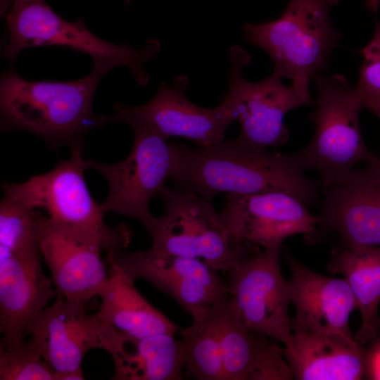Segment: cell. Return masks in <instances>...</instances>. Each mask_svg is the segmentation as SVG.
<instances>
[{
    "label": "cell",
    "instance_id": "obj_8",
    "mask_svg": "<svg viewBox=\"0 0 380 380\" xmlns=\"http://www.w3.org/2000/svg\"><path fill=\"white\" fill-rule=\"evenodd\" d=\"M134 141L129 156L115 163L86 158L87 168L99 172L109 190L100 205L104 213H114L139 220L148 231L155 217L149 203L158 191L179 173L181 158L177 143L167 140L146 125L131 121Z\"/></svg>",
    "mask_w": 380,
    "mask_h": 380
},
{
    "label": "cell",
    "instance_id": "obj_14",
    "mask_svg": "<svg viewBox=\"0 0 380 380\" xmlns=\"http://www.w3.org/2000/svg\"><path fill=\"white\" fill-rule=\"evenodd\" d=\"M115 329L84 307L56 297L27 329L44 358L56 372V380L84 379L82 364L91 349L107 351Z\"/></svg>",
    "mask_w": 380,
    "mask_h": 380
},
{
    "label": "cell",
    "instance_id": "obj_25",
    "mask_svg": "<svg viewBox=\"0 0 380 380\" xmlns=\"http://www.w3.org/2000/svg\"><path fill=\"white\" fill-rule=\"evenodd\" d=\"M41 212L3 197L0 203V255L39 248Z\"/></svg>",
    "mask_w": 380,
    "mask_h": 380
},
{
    "label": "cell",
    "instance_id": "obj_31",
    "mask_svg": "<svg viewBox=\"0 0 380 380\" xmlns=\"http://www.w3.org/2000/svg\"><path fill=\"white\" fill-rule=\"evenodd\" d=\"M15 0H1V15H5ZM129 4L132 0H124Z\"/></svg>",
    "mask_w": 380,
    "mask_h": 380
},
{
    "label": "cell",
    "instance_id": "obj_18",
    "mask_svg": "<svg viewBox=\"0 0 380 380\" xmlns=\"http://www.w3.org/2000/svg\"><path fill=\"white\" fill-rule=\"evenodd\" d=\"M284 256L291 270V279L287 281L290 300L296 309L291 322L292 331L333 335L356 341L349 325L355 300L346 279L311 270L286 249Z\"/></svg>",
    "mask_w": 380,
    "mask_h": 380
},
{
    "label": "cell",
    "instance_id": "obj_5",
    "mask_svg": "<svg viewBox=\"0 0 380 380\" xmlns=\"http://www.w3.org/2000/svg\"><path fill=\"white\" fill-rule=\"evenodd\" d=\"M165 205L148 233L153 250L197 258L215 271L229 272L259 246L234 236L223 224L210 201L191 191L166 184L156 194Z\"/></svg>",
    "mask_w": 380,
    "mask_h": 380
},
{
    "label": "cell",
    "instance_id": "obj_21",
    "mask_svg": "<svg viewBox=\"0 0 380 380\" xmlns=\"http://www.w3.org/2000/svg\"><path fill=\"white\" fill-rule=\"evenodd\" d=\"M115 380H181L185 353L182 341L163 334L133 338L120 333L108 353Z\"/></svg>",
    "mask_w": 380,
    "mask_h": 380
},
{
    "label": "cell",
    "instance_id": "obj_22",
    "mask_svg": "<svg viewBox=\"0 0 380 380\" xmlns=\"http://www.w3.org/2000/svg\"><path fill=\"white\" fill-rule=\"evenodd\" d=\"M328 270L331 274H342L353 293L355 309L361 315L355 340L362 346L374 339L380 329V246L333 250Z\"/></svg>",
    "mask_w": 380,
    "mask_h": 380
},
{
    "label": "cell",
    "instance_id": "obj_15",
    "mask_svg": "<svg viewBox=\"0 0 380 380\" xmlns=\"http://www.w3.org/2000/svg\"><path fill=\"white\" fill-rule=\"evenodd\" d=\"M110 253L130 279L147 280L191 317L229 294L228 285L217 271L201 260L162 254L152 248L132 253L124 250Z\"/></svg>",
    "mask_w": 380,
    "mask_h": 380
},
{
    "label": "cell",
    "instance_id": "obj_10",
    "mask_svg": "<svg viewBox=\"0 0 380 380\" xmlns=\"http://www.w3.org/2000/svg\"><path fill=\"white\" fill-rule=\"evenodd\" d=\"M281 246L259 248L244 257L229 272L227 285L248 328L289 348L293 334L288 312L291 300L280 268Z\"/></svg>",
    "mask_w": 380,
    "mask_h": 380
},
{
    "label": "cell",
    "instance_id": "obj_23",
    "mask_svg": "<svg viewBox=\"0 0 380 380\" xmlns=\"http://www.w3.org/2000/svg\"><path fill=\"white\" fill-rule=\"evenodd\" d=\"M215 304L193 316L191 325L180 329L178 333L181 336L185 353L184 378L224 380L220 334Z\"/></svg>",
    "mask_w": 380,
    "mask_h": 380
},
{
    "label": "cell",
    "instance_id": "obj_13",
    "mask_svg": "<svg viewBox=\"0 0 380 380\" xmlns=\"http://www.w3.org/2000/svg\"><path fill=\"white\" fill-rule=\"evenodd\" d=\"M39 248L56 297L85 307L106 288L108 270L101 257L106 249L97 238L58 225L41 213Z\"/></svg>",
    "mask_w": 380,
    "mask_h": 380
},
{
    "label": "cell",
    "instance_id": "obj_12",
    "mask_svg": "<svg viewBox=\"0 0 380 380\" xmlns=\"http://www.w3.org/2000/svg\"><path fill=\"white\" fill-rule=\"evenodd\" d=\"M189 84L186 75L175 77L172 84L160 81L157 93L148 103L134 107L116 104L115 113L110 115L113 122L137 121L167 141L172 137H182L200 148L220 144L224 139L227 128L235 121L230 110L224 102L215 108L191 103L186 96Z\"/></svg>",
    "mask_w": 380,
    "mask_h": 380
},
{
    "label": "cell",
    "instance_id": "obj_20",
    "mask_svg": "<svg viewBox=\"0 0 380 380\" xmlns=\"http://www.w3.org/2000/svg\"><path fill=\"white\" fill-rule=\"evenodd\" d=\"M109 281L100 295L101 303L95 315L101 322L133 338L179 333L180 328L152 306L107 253Z\"/></svg>",
    "mask_w": 380,
    "mask_h": 380
},
{
    "label": "cell",
    "instance_id": "obj_4",
    "mask_svg": "<svg viewBox=\"0 0 380 380\" xmlns=\"http://www.w3.org/2000/svg\"><path fill=\"white\" fill-rule=\"evenodd\" d=\"M8 41L3 57L11 64L23 49L41 46H61L89 55L93 65L110 70L118 66L128 67L138 84L146 85L150 80L146 63L161 50L160 42L151 38L141 49L127 44H115L93 34L80 18L69 22L58 15L46 0H15L5 15Z\"/></svg>",
    "mask_w": 380,
    "mask_h": 380
},
{
    "label": "cell",
    "instance_id": "obj_26",
    "mask_svg": "<svg viewBox=\"0 0 380 380\" xmlns=\"http://www.w3.org/2000/svg\"><path fill=\"white\" fill-rule=\"evenodd\" d=\"M0 380H56L33 337L12 350L0 348Z\"/></svg>",
    "mask_w": 380,
    "mask_h": 380
},
{
    "label": "cell",
    "instance_id": "obj_17",
    "mask_svg": "<svg viewBox=\"0 0 380 380\" xmlns=\"http://www.w3.org/2000/svg\"><path fill=\"white\" fill-rule=\"evenodd\" d=\"M40 248L0 255V348L12 350L24 341L29 325L56 297L44 274Z\"/></svg>",
    "mask_w": 380,
    "mask_h": 380
},
{
    "label": "cell",
    "instance_id": "obj_11",
    "mask_svg": "<svg viewBox=\"0 0 380 380\" xmlns=\"http://www.w3.org/2000/svg\"><path fill=\"white\" fill-rule=\"evenodd\" d=\"M319 224L335 232L343 248L380 246V158L322 182Z\"/></svg>",
    "mask_w": 380,
    "mask_h": 380
},
{
    "label": "cell",
    "instance_id": "obj_32",
    "mask_svg": "<svg viewBox=\"0 0 380 380\" xmlns=\"http://www.w3.org/2000/svg\"><path fill=\"white\" fill-rule=\"evenodd\" d=\"M365 4L369 11L376 12L380 4V0H365Z\"/></svg>",
    "mask_w": 380,
    "mask_h": 380
},
{
    "label": "cell",
    "instance_id": "obj_2",
    "mask_svg": "<svg viewBox=\"0 0 380 380\" xmlns=\"http://www.w3.org/2000/svg\"><path fill=\"white\" fill-rule=\"evenodd\" d=\"M109 69L93 65L91 72L72 81L28 80L13 70L0 77L1 127L25 130L53 149L83 147L89 131L113 122L93 109L95 91Z\"/></svg>",
    "mask_w": 380,
    "mask_h": 380
},
{
    "label": "cell",
    "instance_id": "obj_9",
    "mask_svg": "<svg viewBox=\"0 0 380 380\" xmlns=\"http://www.w3.org/2000/svg\"><path fill=\"white\" fill-rule=\"evenodd\" d=\"M229 61V87L224 102L240 123L239 138L265 148L284 144L289 138L284 125L286 114L311 104L291 84H284V79L274 72L260 82L246 80L242 70L251 58L241 47L230 49Z\"/></svg>",
    "mask_w": 380,
    "mask_h": 380
},
{
    "label": "cell",
    "instance_id": "obj_30",
    "mask_svg": "<svg viewBox=\"0 0 380 380\" xmlns=\"http://www.w3.org/2000/svg\"><path fill=\"white\" fill-rule=\"evenodd\" d=\"M365 108L369 110L380 120V97L362 99Z\"/></svg>",
    "mask_w": 380,
    "mask_h": 380
},
{
    "label": "cell",
    "instance_id": "obj_27",
    "mask_svg": "<svg viewBox=\"0 0 380 380\" xmlns=\"http://www.w3.org/2000/svg\"><path fill=\"white\" fill-rule=\"evenodd\" d=\"M291 369L286 361L284 349L270 343L262 335L252 365L249 380H291Z\"/></svg>",
    "mask_w": 380,
    "mask_h": 380
},
{
    "label": "cell",
    "instance_id": "obj_3",
    "mask_svg": "<svg viewBox=\"0 0 380 380\" xmlns=\"http://www.w3.org/2000/svg\"><path fill=\"white\" fill-rule=\"evenodd\" d=\"M339 0H289L275 20L245 23L243 38L265 51L273 72L291 80L302 99L310 104L309 87L325 73L341 33L331 24L329 11Z\"/></svg>",
    "mask_w": 380,
    "mask_h": 380
},
{
    "label": "cell",
    "instance_id": "obj_24",
    "mask_svg": "<svg viewBox=\"0 0 380 380\" xmlns=\"http://www.w3.org/2000/svg\"><path fill=\"white\" fill-rule=\"evenodd\" d=\"M217 315L224 380H249L262 334L250 330L230 295L215 304Z\"/></svg>",
    "mask_w": 380,
    "mask_h": 380
},
{
    "label": "cell",
    "instance_id": "obj_7",
    "mask_svg": "<svg viewBox=\"0 0 380 380\" xmlns=\"http://www.w3.org/2000/svg\"><path fill=\"white\" fill-rule=\"evenodd\" d=\"M313 80L317 89L310 115L314 135L295 154L306 170L317 171L325 182L366 163L373 153L362 135L359 115L364 102L355 87L340 74L323 73Z\"/></svg>",
    "mask_w": 380,
    "mask_h": 380
},
{
    "label": "cell",
    "instance_id": "obj_6",
    "mask_svg": "<svg viewBox=\"0 0 380 380\" xmlns=\"http://www.w3.org/2000/svg\"><path fill=\"white\" fill-rule=\"evenodd\" d=\"M81 148L71 150L70 157L50 171L25 182L2 184L4 197L29 208H41L56 224L99 239L106 251L125 250L133 234L122 223L110 228L104 212L91 197L84 180L88 169Z\"/></svg>",
    "mask_w": 380,
    "mask_h": 380
},
{
    "label": "cell",
    "instance_id": "obj_19",
    "mask_svg": "<svg viewBox=\"0 0 380 380\" xmlns=\"http://www.w3.org/2000/svg\"><path fill=\"white\" fill-rule=\"evenodd\" d=\"M284 348L296 380H359L365 373L366 352L357 341L340 336L292 331Z\"/></svg>",
    "mask_w": 380,
    "mask_h": 380
},
{
    "label": "cell",
    "instance_id": "obj_16",
    "mask_svg": "<svg viewBox=\"0 0 380 380\" xmlns=\"http://www.w3.org/2000/svg\"><path fill=\"white\" fill-rule=\"evenodd\" d=\"M219 216L234 236L264 248L297 234L310 239L319 224L305 203L281 191L228 194Z\"/></svg>",
    "mask_w": 380,
    "mask_h": 380
},
{
    "label": "cell",
    "instance_id": "obj_1",
    "mask_svg": "<svg viewBox=\"0 0 380 380\" xmlns=\"http://www.w3.org/2000/svg\"><path fill=\"white\" fill-rule=\"evenodd\" d=\"M177 146L181 166L171 181L177 189L209 201L220 193L281 191L307 205L319 201L317 185L305 175L295 153L270 152L239 137L207 148Z\"/></svg>",
    "mask_w": 380,
    "mask_h": 380
},
{
    "label": "cell",
    "instance_id": "obj_28",
    "mask_svg": "<svg viewBox=\"0 0 380 380\" xmlns=\"http://www.w3.org/2000/svg\"><path fill=\"white\" fill-rule=\"evenodd\" d=\"M362 61L355 89L362 99L380 97V23L375 20L374 35L359 51Z\"/></svg>",
    "mask_w": 380,
    "mask_h": 380
},
{
    "label": "cell",
    "instance_id": "obj_29",
    "mask_svg": "<svg viewBox=\"0 0 380 380\" xmlns=\"http://www.w3.org/2000/svg\"><path fill=\"white\" fill-rule=\"evenodd\" d=\"M365 374L369 379L380 380V341L366 353Z\"/></svg>",
    "mask_w": 380,
    "mask_h": 380
}]
</instances>
